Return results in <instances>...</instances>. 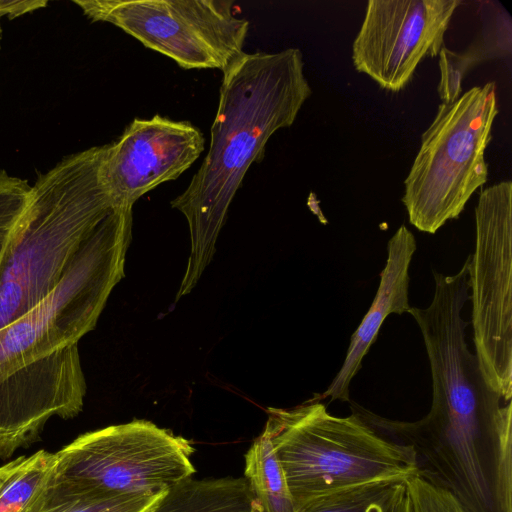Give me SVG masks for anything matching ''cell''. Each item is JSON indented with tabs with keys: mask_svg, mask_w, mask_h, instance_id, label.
I'll use <instances>...</instances> for the list:
<instances>
[{
	"mask_svg": "<svg viewBox=\"0 0 512 512\" xmlns=\"http://www.w3.org/2000/svg\"><path fill=\"white\" fill-rule=\"evenodd\" d=\"M132 223V208L114 210L52 293L0 328V459L37 442L52 417L71 419L82 411L86 382L78 343L125 275Z\"/></svg>",
	"mask_w": 512,
	"mask_h": 512,
	"instance_id": "1",
	"label": "cell"
},
{
	"mask_svg": "<svg viewBox=\"0 0 512 512\" xmlns=\"http://www.w3.org/2000/svg\"><path fill=\"white\" fill-rule=\"evenodd\" d=\"M223 72L206 156L171 207L186 218L191 254L176 300L188 294L212 260L230 204L271 136L290 127L312 89L298 48L244 52Z\"/></svg>",
	"mask_w": 512,
	"mask_h": 512,
	"instance_id": "2",
	"label": "cell"
},
{
	"mask_svg": "<svg viewBox=\"0 0 512 512\" xmlns=\"http://www.w3.org/2000/svg\"><path fill=\"white\" fill-rule=\"evenodd\" d=\"M104 150L69 155L31 186L0 257V328L51 294L84 242L123 207L104 181Z\"/></svg>",
	"mask_w": 512,
	"mask_h": 512,
	"instance_id": "3",
	"label": "cell"
},
{
	"mask_svg": "<svg viewBox=\"0 0 512 512\" xmlns=\"http://www.w3.org/2000/svg\"><path fill=\"white\" fill-rule=\"evenodd\" d=\"M356 413L385 438L412 448L417 475L449 491L469 512H512V404L431 407L415 422L391 420L355 402Z\"/></svg>",
	"mask_w": 512,
	"mask_h": 512,
	"instance_id": "4",
	"label": "cell"
},
{
	"mask_svg": "<svg viewBox=\"0 0 512 512\" xmlns=\"http://www.w3.org/2000/svg\"><path fill=\"white\" fill-rule=\"evenodd\" d=\"M270 439L296 508L318 497L375 481L417 475L415 454L352 412L338 417L320 401L269 408Z\"/></svg>",
	"mask_w": 512,
	"mask_h": 512,
	"instance_id": "5",
	"label": "cell"
},
{
	"mask_svg": "<svg viewBox=\"0 0 512 512\" xmlns=\"http://www.w3.org/2000/svg\"><path fill=\"white\" fill-rule=\"evenodd\" d=\"M498 114L494 82L441 103L404 181L402 202L410 223L434 234L457 219L488 179L485 149Z\"/></svg>",
	"mask_w": 512,
	"mask_h": 512,
	"instance_id": "6",
	"label": "cell"
},
{
	"mask_svg": "<svg viewBox=\"0 0 512 512\" xmlns=\"http://www.w3.org/2000/svg\"><path fill=\"white\" fill-rule=\"evenodd\" d=\"M183 69L224 71L243 53L250 23L231 0H75Z\"/></svg>",
	"mask_w": 512,
	"mask_h": 512,
	"instance_id": "7",
	"label": "cell"
},
{
	"mask_svg": "<svg viewBox=\"0 0 512 512\" xmlns=\"http://www.w3.org/2000/svg\"><path fill=\"white\" fill-rule=\"evenodd\" d=\"M192 444L145 420L80 435L57 454L56 475L117 495H161L191 478Z\"/></svg>",
	"mask_w": 512,
	"mask_h": 512,
	"instance_id": "8",
	"label": "cell"
},
{
	"mask_svg": "<svg viewBox=\"0 0 512 512\" xmlns=\"http://www.w3.org/2000/svg\"><path fill=\"white\" fill-rule=\"evenodd\" d=\"M475 355L488 386L512 397V182L484 189L475 207V249L468 256Z\"/></svg>",
	"mask_w": 512,
	"mask_h": 512,
	"instance_id": "9",
	"label": "cell"
},
{
	"mask_svg": "<svg viewBox=\"0 0 512 512\" xmlns=\"http://www.w3.org/2000/svg\"><path fill=\"white\" fill-rule=\"evenodd\" d=\"M460 0H370L352 44L355 69L399 92L426 57L438 56Z\"/></svg>",
	"mask_w": 512,
	"mask_h": 512,
	"instance_id": "10",
	"label": "cell"
},
{
	"mask_svg": "<svg viewBox=\"0 0 512 512\" xmlns=\"http://www.w3.org/2000/svg\"><path fill=\"white\" fill-rule=\"evenodd\" d=\"M204 146L202 132L189 121L158 114L134 118L114 142L105 144L102 175L116 202L133 207L140 197L189 169Z\"/></svg>",
	"mask_w": 512,
	"mask_h": 512,
	"instance_id": "11",
	"label": "cell"
},
{
	"mask_svg": "<svg viewBox=\"0 0 512 512\" xmlns=\"http://www.w3.org/2000/svg\"><path fill=\"white\" fill-rule=\"evenodd\" d=\"M413 233L401 225L387 243V260L380 273L379 287L375 298L352 334L345 360L328 386L313 401L330 398L331 401H350V384L362 366V361L375 342L384 320L392 313H408L409 268L416 252Z\"/></svg>",
	"mask_w": 512,
	"mask_h": 512,
	"instance_id": "12",
	"label": "cell"
},
{
	"mask_svg": "<svg viewBox=\"0 0 512 512\" xmlns=\"http://www.w3.org/2000/svg\"><path fill=\"white\" fill-rule=\"evenodd\" d=\"M148 512H262L245 478H189Z\"/></svg>",
	"mask_w": 512,
	"mask_h": 512,
	"instance_id": "13",
	"label": "cell"
},
{
	"mask_svg": "<svg viewBox=\"0 0 512 512\" xmlns=\"http://www.w3.org/2000/svg\"><path fill=\"white\" fill-rule=\"evenodd\" d=\"M511 19L505 10L484 24L481 34L462 52L443 47L439 53L438 94L442 103L455 101L462 92V81L476 65L511 54Z\"/></svg>",
	"mask_w": 512,
	"mask_h": 512,
	"instance_id": "14",
	"label": "cell"
},
{
	"mask_svg": "<svg viewBox=\"0 0 512 512\" xmlns=\"http://www.w3.org/2000/svg\"><path fill=\"white\" fill-rule=\"evenodd\" d=\"M57 454L39 450L0 467V512H39L56 477Z\"/></svg>",
	"mask_w": 512,
	"mask_h": 512,
	"instance_id": "15",
	"label": "cell"
},
{
	"mask_svg": "<svg viewBox=\"0 0 512 512\" xmlns=\"http://www.w3.org/2000/svg\"><path fill=\"white\" fill-rule=\"evenodd\" d=\"M245 479L262 512H295L284 470L263 432L245 455Z\"/></svg>",
	"mask_w": 512,
	"mask_h": 512,
	"instance_id": "16",
	"label": "cell"
},
{
	"mask_svg": "<svg viewBox=\"0 0 512 512\" xmlns=\"http://www.w3.org/2000/svg\"><path fill=\"white\" fill-rule=\"evenodd\" d=\"M164 494L151 496L104 493L56 475L39 512H148Z\"/></svg>",
	"mask_w": 512,
	"mask_h": 512,
	"instance_id": "17",
	"label": "cell"
},
{
	"mask_svg": "<svg viewBox=\"0 0 512 512\" xmlns=\"http://www.w3.org/2000/svg\"><path fill=\"white\" fill-rule=\"evenodd\" d=\"M405 499V481H375L315 498L295 512H397Z\"/></svg>",
	"mask_w": 512,
	"mask_h": 512,
	"instance_id": "18",
	"label": "cell"
},
{
	"mask_svg": "<svg viewBox=\"0 0 512 512\" xmlns=\"http://www.w3.org/2000/svg\"><path fill=\"white\" fill-rule=\"evenodd\" d=\"M409 512H469L449 491L418 475L405 480Z\"/></svg>",
	"mask_w": 512,
	"mask_h": 512,
	"instance_id": "19",
	"label": "cell"
},
{
	"mask_svg": "<svg viewBox=\"0 0 512 512\" xmlns=\"http://www.w3.org/2000/svg\"><path fill=\"white\" fill-rule=\"evenodd\" d=\"M47 5L43 0L3 1L0 0V18H15Z\"/></svg>",
	"mask_w": 512,
	"mask_h": 512,
	"instance_id": "20",
	"label": "cell"
},
{
	"mask_svg": "<svg viewBox=\"0 0 512 512\" xmlns=\"http://www.w3.org/2000/svg\"><path fill=\"white\" fill-rule=\"evenodd\" d=\"M397 512H409L407 498H406V491H405V499L402 502V504L399 507V509L397 510Z\"/></svg>",
	"mask_w": 512,
	"mask_h": 512,
	"instance_id": "21",
	"label": "cell"
},
{
	"mask_svg": "<svg viewBox=\"0 0 512 512\" xmlns=\"http://www.w3.org/2000/svg\"><path fill=\"white\" fill-rule=\"evenodd\" d=\"M1 32H2V30H1V26H0V48H1Z\"/></svg>",
	"mask_w": 512,
	"mask_h": 512,
	"instance_id": "22",
	"label": "cell"
}]
</instances>
